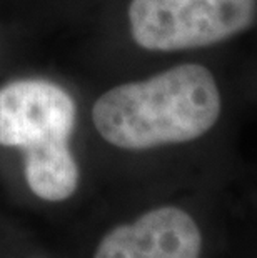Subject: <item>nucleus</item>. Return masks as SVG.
I'll return each instance as SVG.
<instances>
[{
  "label": "nucleus",
  "instance_id": "nucleus-3",
  "mask_svg": "<svg viewBox=\"0 0 257 258\" xmlns=\"http://www.w3.org/2000/svg\"><path fill=\"white\" fill-rule=\"evenodd\" d=\"M69 258H232L234 245L187 203L161 200L65 246Z\"/></svg>",
  "mask_w": 257,
  "mask_h": 258
},
{
  "label": "nucleus",
  "instance_id": "nucleus-1",
  "mask_svg": "<svg viewBox=\"0 0 257 258\" xmlns=\"http://www.w3.org/2000/svg\"><path fill=\"white\" fill-rule=\"evenodd\" d=\"M221 112V92L211 70L180 63L104 92L92 107V125L112 150L145 155L202 140Z\"/></svg>",
  "mask_w": 257,
  "mask_h": 258
},
{
  "label": "nucleus",
  "instance_id": "nucleus-5",
  "mask_svg": "<svg viewBox=\"0 0 257 258\" xmlns=\"http://www.w3.org/2000/svg\"><path fill=\"white\" fill-rule=\"evenodd\" d=\"M0 258H69L64 248H54L34 235L0 222Z\"/></svg>",
  "mask_w": 257,
  "mask_h": 258
},
{
  "label": "nucleus",
  "instance_id": "nucleus-6",
  "mask_svg": "<svg viewBox=\"0 0 257 258\" xmlns=\"http://www.w3.org/2000/svg\"><path fill=\"white\" fill-rule=\"evenodd\" d=\"M232 258H257V250H242L234 246Z\"/></svg>",
  "mask_w": 257,
  "mask_h": 258
},
{
  "label": "nucleus",
  "instance_id": "nucleus-4",
  "mask_svg": "<svg viewBox=\"0 0 257 258\" xmlns=\"http://www.w3.org/2000/svg\"><path fill=\"white\" fill-rule=\"evenodd\" d=\"M257 0H130L129 29L140 48L179 52L209 47L247 30Z\"/></svg>",
  "mask_w": 257,
  "mask_h": 258
},
{
  "label": "nucleus",
  "instance_id": "nucleus-2",
  "mask_svg": "<svg viewBox=\"0 0 257 258\" xmlns=\"http://www.w3.org/2000/svg\"><path fill=\"white\" fill-rule=\"evenodd\" d=\"M75 125L72 95L50 80L20 79L0 89V148L19 155L25 194L40 205L64 207L80 194Z\"/></svg>",
  "mask_w": 257,
  "mask_h": 258
}]
</instances>
